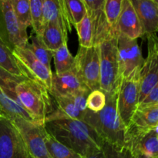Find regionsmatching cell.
Here are the masks:
<instances>
[{"mask_svg":"<svg viewBox=\"0 0 158 158\" xmlns=\"http://www.w3.org/2000/svg\"><path fill=\"white\" fill-rule=\"evenodd\" d=\"M0 87L35 121H45L53 110L52 96L43 85L35 80L16 77L0 67Z\"/></svg>","mask_w":158,"mask_h":158,"instance_id":"6da1fadb","label":"cell"},{"mask_svg":"<svg viewBox=\"0 0 158 158\" xmlns=\"http://www.w3.org/2000/svg\"><path fill=\"white\" fill-rule=\"evenodd\" d=\"M45 127L48 134L82 157L102 150V139L83 120L60 117L46 120Z\"/></svg>","mask_w":158,"mask_h":158,"instance_id":"7a4b0ae2","label":"cell"},{"mask_svg":"<svg viewBox=\"0 0 158 158\" xmlns=\"http://www.w3.org/2000/svg\"><path fill=\"white\" fill-rule=\"evenodd\" d=\"M117 94H106V104L103 110L98 113L87 110L82 120L89 125L103 142L126 148L127 127L117 111Z\"/></svg>","mask_w":158,"mask_h":158,"instance_id":"3957f363","label":"cell"},{"mask_svg":"<svg viewBox=\"0 0 158 158\" xmlns=\"http://www.w3.org/2000/svg\"><path fill=\"white\" fill-rule=\"evenodd\" d=\"M100 89L105 94H117L121 83L117 56V36H111L99 45Z\"/></svg>","mask_w":158,"mask_h":158,"instance_id":"277c9868","label":"cell"},{"mask_svg":"<svg viewBox=\"0 0 158 158\" xmlns=\"http://www.w3.org/2000/svg\"><path fill=\"white\" fill-rule=\"evenodd\" d=\"M117 56L121 79L140 78L144 58L137 40L117 34Z\"/></svg>","mask_w":158,"mask_h":158,"instance_id":"5b68a950","label":"cell"},{"mask_svg":"<svg viewBox=\"0 0 158 158\" xmlns=\"http://www.w3.org/2000/svg\"><path fill=\"white\" fill-rule=\"evenodd\" d=\"M24 140L32 157L51 158L46 146L48 132L45 121H32L21 117L10 120Z\"/></svg>","mask_w":158,"mask_h":158,"instance_id":"8992f818","label":"cell"},{"mask_svg":"<svg viewBox=\"0 0 158 158\" xmlns=\"http://www.w3.org/2000/svg\"><path fill=\"white\" fill-rule=\"evenodd\" d=\"M75 69L83 84L90 91L100 89L99 46H80L75 57Z\"/></svg>","mask_w":158,"mask_h":158,"instance_id":"52a82bcc","label":"cell"},{"mask_svg":"<svg viewBox=\"0 0 158 158\" xmlns=\"http://www.w3.org/2000/svg\"><path fill=\"white\" fill-rule=\"evenodd\" d=\"M0 38L12 50L25 47L29 42L27 29L17 20L10 0H0Z\"/></svg>","mask_w":158,"mask_h":158,"instance_id":"ba28073f","label":"cell"},{"mask_svg":"<svg viewBox=\"0 0 158 158\" xmlns=\"http://www.w3.org/2000/svg\"><path fill=\"white\" fill-rule=\"evenodd\" d=\"M126 148L134 158H158V127L142 130L128 126Z\"/></svg>","mask_w":158,"mask_h":158,"instance_id":"9c48e42d","label":"cell"},{"mask_svg":"<svg viewBox=\"0 0 158 158\" xmlns=\"http://www.w3.org/2000/svg\"><path fill=\"white\" fill-rule=\"evenodd\" d=\"M0 158H32L16 127L4 117L0 118Z\"/></svg>","mask_w":158,"mask_h":158,"instance_id":"30bf717a","label":"cell"},{"mask_svg":"<svg viewBox=\"0 0 158 158\" xmlns=\"http://www.w3.org/2000/svg\"><path fill=\"white\" fill-rule=\"evenodd\" d=\"M140 95V78L122 79L117 94V107L122 122L127 127L137 110Z\"/></svg>","mask_w":158,"mask_h":158,"instance_id":"8fae6325","label":"cell"},{"mask_svg":"<svg viewBox=\"0 0 158 158\" xmlns=\"http://www.w3.org/2000/svg\"><path fill=\"white\" fill-rule=\"evenodd\" d=\"M148 56L140 73L139 103L158 84V40L157 34L148 35Z\"/></svg>","mask_w":158,"mask_h":158,"instance_id":"7c38bea8","label":"cell"},{"mask_svg":"<svg viewBox=\"0 0 158 158\" xmlns=\"http://www.w3.org/2000/svg\"><path fill=\"white\" fill-rule=\"evenodd\" d=\"M12 52L17 61L23 67V69L30 75L32 80L39 82L50 92L52 85V72L32 53L26 46L15 47Z\"/></svg>","mask_w":158,"mask_h":158,"instance_id":"4fadbf2b","label":"cell"},{"mask_svg":"<svg viewBox=\"0 0 158 158\" xmlns=\"http://www.w3.org/2000/svg\"><path fill=\"white\" fill-rule=\"evenodd\" d=\"M115 32L133 40L144 36L140 20L129 0L123 1L121 11L116 23Z\"/></svg>","mask_w":158,"mask_h":158,"instance_id":"5bb4252c","label":"cell"},{"mask_svg":"<svg viewBox=\"0 0 158 158\" xmlns=\"http://www.w3.org/2000/svg\"><path fill=\"white\" fill-rule=\"evenodd\" d=\"M135 10L143 31V35L157 34L158 30V3L152 0H129Z\"/></svg>","mask_w":158,"mask_h":158,"instance_id":"9a60e30c","label":"cell"},{"mask_svg":"<svg viewBox=\"0 0 158 158\" xmlns=\"http://www.w3.org/2000/svg\"><path fill=\"white\" fill-rule=\"evenodd\" d=\"M86 89L88 88L83 84L76 71L75 67L62 74L52 73V85L49 92L52 97L70 95Z\"/></svg>","mask_w":158,"mask_h":158,"instance_id":"2e32d148","label":"cell"},{"mask_svg":"<svg viewBox=\"0 0 158 158\" xmlns=\"http://www.w3.org/2000/svg\"><path fill=\"white\" fill-rule=\"evenodd\" d=\"M43 27L49 23L58 25L63 33L68 36L72 31V25L66 15L63 0H43ZM43 29V28H42Z\"/></svg>","mask_w":158,"mask_h":158,"instance_id":"e0dca14e","label":"cell"},{"mask_svg":"<svg viewBox=\"0 0 158 158\" xmlns=\"http://www.w3.org/2000/svg\"><path fill=\"white\" fill-rule=\"evenodd\" d=\"M128 126L142 130H151L157 127L158 105L137 108Z\"/></svg>","mask_w":158,"mask_h":158,"instance_id":"ac0fdd59","label":"cell"},{"mask_svg":"<svg viewBox=\"0 0 158 158\" xmlns=\"http://www.w3.org/2000/svg\"><path fill=\"white\" fill-rule=\"evenodd\" d=\"M0 67L6 72L16 77L32 79L30 75L17 61L11 48L1 38H0Z\"/></svg>","mask_w":158,"mask_h":158,"instance_id":"d6986e66","label":"cell"},{"mask_svg":"<svg viewBox=\"0 0 158 158\" xmlns=\"http://www.w3.org/2000/svg\"><path fill=\"white\" fill-rule=\"evenodd\" d=\"M40 36L46 47L52 52L67 44L68 36L63 33L58 25L53 23H49L43 26Z\"/></svg>","mask_w":158,"mask_h":158,"instance_id":"ffe728a7","label":"cell"},{"mask_svg":"<svg viewBox=\"0 0 158 158\" xmlns=\"http://www.w3.org/2000/svg\"><path fill=\"white\" fill-rule=\"evenodd\" d=\"M30 43L28 42L26 47L32 52V53L38 59L39 61L41 62L43 65L46 66L48 69H51V60H52L53 52L49 50L46 45L43 43L41 36L37 35L34 32L30 34Z\"/></svg>","mask_w":158,"mask_h":158,"instance_id":"44dd1931","label":"cell"},{"mask_svg":"<svg viewBox=\"0 0 158 158\" xmlns=\"http://www.w3.org/2000/svg\"><path fill=\"white\" fill-rule=\"evenodd\" d=\"M56 74L68 72L75 67V58L69 52L67 44H64L55 50L52 55Z\"/></svg>","mask_w":158,"mask_h":158,"instance_id":"7402d4cb","label":"cell"},{"mask_svg":"<svg viewBox=\"0 0 158 158\" xmlns=\"http://www.w3.org/2000/svg\"><path fill=\"white\" fill-rule=\"evenodd\" d=\"M46 146L51 158H83L57 141L49 134L46 137Z\"/></svg>","mask_w":158,"mask_h":158,"instance_id":"603a6c76","label":"cell"},{"mask_svg":"<svg viewBox=\"0 0 158 158\" xmlns=\"http://www.w3.org/2000/svg\"><path fill=\"white\" fill-rule=\"evenodd\" d=\"M66 15L72 26L80 23L87 12V9L83 0H63Z\"/></svg>","mask_w":158,"mask_h":158,"instance_id":"cb8c5ba5","label":"cell"},{"mask_svg":"<svg viewBox=\"0 0 158 158\" xmlns=\"http://www.w3.org/2000/svg\"><path fill=\"white\" fill-rule=\"evenodd\" d=\"M74 27L78 35L80 46L86 48L93 46L92 21L88 12Z\"/></svg>","mask_w":158,"mask_h":158,"instance_id":"d4e9b609","label":"cell"},{"mask_svg":"<svg viewBox=\"0 0 158 158\" xmlns=\"http://www.w3.org/2000/svg\"><path fill=\"white\" fill-rule=\"evenodd\" d=\"M14 14L23 27L27 29L32 26L29 0H10Z\"/></svg>","mask_w":158,"mask_h":158,"instance_id":"484cf974","label":"cell"},{"mask_svg":"<svg viewBox=\"0 0 158 158\" xmlns=\"http://www.w3.org/2000/svg\"><path fill=\"white\" fill-rule=\"evenodd\" d=\"M123 1V0H104V3H103V13L110 26L115 33L116 23L121 11Z\"/></svg>","mask_w":158,"mask_h":158,"instance_id":"4316f807","label":"cell"},{"mask_svg":"<svg viewBox=\"0 0 158 158\" xmlns=\"http://www.w3.org/2000/svg\"><path fill=\"white\" fill-rule=\"evenodd\" d=\"M31 19H32V32L37 35H41L43 28V0H29Z\"/></svg>","mask_w":158,"mask_h":158,"instance_id":"83f0119b","label":"cell"},{"mask_svg":"<svg viewBox=\"0 0 158 158\" xmlns=\"http://www.w3.org/2000/svg\"><path fill=\"white\" fill-rule=\"evenodd\" d=\"M106 104V94L101 89L90 91L86 99V108L93 113H98Z\"/></svg>","mask_w":158,"mask_h":158,"instance_id":"f1b7e54d","label":"cell"},{"mask_svg":"<svg viewBox=\"0 0 158 158\" xmlns=\"http://www.w3.org/2000/svg\"><path fill=\"white\" fill-rule=\"evenodd\" d=\"M102 151L105 158H134L127 148L117 147L103 142Z\"/></svg>","mask_w":158,"mask_h":158,"instance_id":"f546056e","label":"cell"},{"mask_svg":"<svg viewBox=\"0 0 158 158\" xmlns=\"http://www.w3.org/2000/svg\"><path fill=\"white\" fill-rule=\"evenodd\" d=\"M158 105V84L156 85L144 98L139 103L137 108H143Z\"/></svg>","mask_w":158,"mask_h":158,"instance_id":"4dcf8cb0","label":"cell"},{"mask_svg":"<svg viewBox=\"0 0 158 158\" xmlns=\"http://www.w3.org/2000/svg\"><path fill=\"white\" fill-rule=\"evenodd\" d=\"M86 5L87 11L95 12V11L103 9L104 0H83Z\"/></svg>","mask_w":158,"mask_h":158,"instance_id":"1f68e13d","label":"cell"},{"mask_svg":"<svg viewBox=\"0 0 158 158\" xmlns=\"http://www.w3.org/2000/svg\"><path fill=\"white\" fill-rule=\"evenodd\" d=\"M83 158H105L104 154H103V152L102 150H100V151H97L96 152L92 153V154H89V155L86 156Z\"/></svg>","mask_w":158,"mask_h":158,"instance_id":"d6a6232c","label":"cell"},{"mask_svg":"<svg viewBox=\"0 0 158 158\" xmlns=\"http://www.w3.org/2000/svg\"><path fill=\"white\" fill-rule=\"evenodd\" d=\"M152 1H154V2H155L158 3V0H152Z\"/></svg>","mask_w":158,"mask_h":158,"instance_id":"836d02e7","label":"cell"},{"mask_svg":"<svg viewBox=\"0 0 158 158\" xmlns=\"http://www.w3.org/2000/svg\"><path fill=\"white\" fill-rule=\"evenodd\" d=\"M32 158H37V157H32Z\"/></svg>","mask_w":158,"mask_h":158,"instance_id":"e575fe53","label":"cell"},{"mask_svg":"<svg viewBox=\"0 0 158 158\" xmlns=\"http://www.w3.org/2000/svg\"><path fill=\"white\" fill-rule=\"evenodd\" d=\"M1 117H1V115H0V118H1Z\"/></svg>","mask_w":158,"mask_h":158,"instance_id":"d590c367","label":"cell"}]
</instances>
